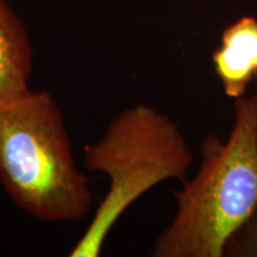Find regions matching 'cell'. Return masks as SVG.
<instances>
[{
  "mask_svg": "<svg viewBox=\"0 0 257 257\" xmlns=\"http://www.w3.org/2000/svg\"><path fill=\"white\" fill-rule=\"evenodd\" d=\"M197 175L174 192L176 213L153 257H223L230 237L257 208V93L234 101L227 142L202 140Z\"/></svg>",
  "mask_w": 257,
  "mask_h": 257,
  "instance_id": "1",
  "label": "cell"
},
{
  "mask_svg": "<svg viewBox=\"0 0 257 257\" xmlns=\"http://www.w3.org/2000/svg\"><path fill=\"white\" fill-rule=\"evenodd\" d=\"M0 184L21 210L46 221L91 211L88 179L76 167L66 121L54 96L32 91L0 106Z\"/></svg>",
  "mask_w": 257,
  "mask_h": 257,
  "instance_id": "2",
  "label": "cell"
},
{
  "mask_svg": "<svg viewBox=\"0 0 257 257\" xmlns=\"http://www.w3.org/2000/svg\"><path fill=\"white\" fill-rule=\"evenodd\" d=\"M86 168L110 180L108 191L70 257H98L124 212L168 179L186 180L193 163L191 147L168 115L144 104L119 112L98 142L85 147Z\"/></svg>",
  "mask_w": 257,
  "mask_h": 257,
  "instance_id": "3",
  "label": "cell"
},
{
  "mask_svg": "<svg viewBox=\"0 0 257 257\" xmlns=\"http://www.w3.org/2000/svg\"><path fill=\"white\" fill-rule=\"evenodd\" d=\"M213 63L225 94L232 99L244 96L257 76L256 18L245 16L225 29Z\"/></svg>",
  "mask_w": 257,
  "mask_h": 257,
  "instance_id": "4",
  "label": "cell"
},
{
  "mask_svg": "<svg viewBox=\"0 0 257 257\" xmlns=\"http://www.w3.org/2000/svg\"><path fill=\"white\" fill-rule=\"evenodd\" d=\"M34 53L23 23L0 0V106L18 101L29 93Z\"/></svg>",
  "mask_w": 257,
  "mask_h": 257,
  "instance_id": "5",
  "label": "cell"
},
{
  "mask_svg": "<svg viewBox=\"0 0 257 257\" xmlns=\"http://www.w3.org/2000/svg\"><path fill=\"white\" fill-rule=\"evenodd\" d=\"M225 256L257 257V208L227 240Z\"/></svg>",
  "mask_w": 257,
  "mask_h": 257,
  "instance_id": "6",
  "label": "cell"
}]
</instances>
